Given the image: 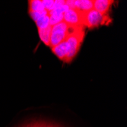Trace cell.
<instances>
[{
  "instance_id": "5",
  "label": "cell",
  "mask_w": 127,
  "mask_h": 127,
  "mask_svg": "<svg viewBox=\"0 0 127 127\" xmlns=\"http://www.w3.org/2000/svg\"><path fill=\"white\" fill-rule=\"evenodd\" d=\"M94 0H68L65 4L69 8H74L82 12H88L93 9Z\"/></svg>"
},
{
  "instance_id": "1",
  "label": "cell",
  "mask_w": 127,
  "mask_h": 127,
  "mask_svg": "<svg viewBox=\"0 0 127 127\" xmlns=\"http://www.w3.org/2000/svg\"><path fill=\"white\" fill-rule=\"evenodd\" d=\"M82 27H75L67 25L64 21H62L59 24H56L52 26L51 36L50 41V47H53L58 45L63 40H65L68 36H69L72 33L75 32Z\"/></svg>"
},
{
  "instance_id": "3",
  "label": "cell",
  "mask_w": 127,
  "mask_h": 127,
  "mask_svg": "<svg viewBox=\"0 0 127 127\" xmlns=\"http://www.w3.org/2000/svg\"><path fill=\"white\" fill-rule=\"evenodd\" d=\"M111 22V18L108 15L99 13L95 9H91L85 13L84 26L88 28H94L100 25H108Z\"/></svg>"
},
{
  "instance_id": "11",
  "label": "cell",
  "mask_w": 127,
  "mask_h": 127,
  "mask_svg": "<svg viewBox=\"0 0 127 127\" xmlns=\"http://www.w3.org/2000/svg\"><path fill=\"white\" fill-rule=\"evenodd\" d=\"M43 123L42 120H33L25 124H22L18 127H41Z\"/></svg>"
},
{
  "instance_id": "6",
  "label": "cell",
  "mask_w": 127,
  "mask_h": 127,
  "mask_svg": "<svg viewBox=\"0 0 127 127\" xmlns=\"http://www.w3.org/2000/svg\"><path fill=\"white\" fill-rule=\"evenodd\" d=\"M51 50H52V52L58 57L61 61H63L65 63H68V50L67 43H66L65 40H63L58 45L52 47Z\"/></svg>"
},
{
  "instance_id": "13",
  "label": "cell",
  "mask_w": 127,
  "mask_h": 127,
  "mask_svg": "<svg viewBox=\"0 0 127 127\" xmlns=\"http://www.w3.org/2000/svg\"><path fill=\"white\" fill-rule=\"evenodd\" d=\"M41 127H64V126H61V125H60L58 123L50 122V121L43 120V123H42Z\"/></svg>"
},
{
  "instance_id": "4",
  "label": "cell",
  "mask_w": 127,
  "mask_h": 127,
  "mask_svg": "<svg viewBox=\"0 0 127 127\" xmlns=\"http://www.w3.org/2000/svg\"><path fill=\"white\" fill-rule=\"evenodd\" d=\"M85 12H82L74 8H68L63 15V21L71 26L85 28Z\"/></svg>"
},
{
  "instance_id": "10",
  "label": "cell",
  "mask_w": 127,
  "mask_h": 127,
  "mask_svg": "<svg viewBox=\"0 0 127 127\" xmlns=\"http://www.w3.org/2000/svg\"><path fill=\"white\" fill-rule=\"evenodd\" d=\"M35 23L37 25V28H45L48 26H50V16L49 13L46 14L40 18H39L37 20L35 21Z\"/></svg>"
},
{
  "instance_id": "7",
  "label": "cell",
  "mask_w": 127,
  "mask_h": 127,
  "mask_svg": "<svg viewBox=\"0 0 127 127\" xmlns=\"http://www.w3.org/2000/svg\"><path fill=\"white\" fill-rule=\"evenodd\" d=\"M113 2L114 1L110 0H94L93 9L96 10L100 14L107 15V12Z\"/></svg>"
},
{
  "instance_id": "12",
  "label": "cell",
  "mask_w": 127,
  "mask_h": 127,
  "mask_svg": "<svg viewBox=\"0 0 127 127\" xmlns=\"http://www.w3.org/2000/svg\"><path fill=\"white\" fill-rule=\"evenodd\" d=\"M42 2L45 10L48 11V12L53 9L54 4H55L54 0H50V1H49V0H42Z\"/></svg>"
},
{
  "instance_id": "9",
  "label": "cell",
  "mask_w": 127,
  "mask_h": 127,
  "mask_svg": "<svg viewBox=\"0 0 127 127\" xmlns=\"http://www.w3.org/2000/svg\"><path fill=\"white\" fill-rule=\"evenodd\" d=\"M29 5V11H35V12H41L45 11L43 2L40 0H32L28 2Z\"/></svg>"
},
{
  "instance_id": "2",
  "label": "cell",
  "mask_w": 127,
  "mask_h": 127,
  "mask_svg": "<svg viewBox=\"0 0 127 127\" xmlns=\"http://www.w3.org/2000/svg\"><path fill=\"white\" fill-rule=\"evenodd\" d=\"M85 37V28H82L70 34L65 40L67 43V47L68 50V63H70L78 53Z\"/></svg>"
},
{
  "instance_id": "8",
  "label": "cell",
  "mask_w": 127,
  "mask_h": 127,
  "mask_svg": "<svg viewBox=\"0 0 127 127\" xmlns=\"http://www.w3.org/2000/svg\"><path fill=\"white\" fill-rule=\"evenodd\" d=\"M39 37L41 40V41L46 45L50 46V36H51V31H52V26L50 25L45 28H37Z\"/></svg>"
}]
</instances>
